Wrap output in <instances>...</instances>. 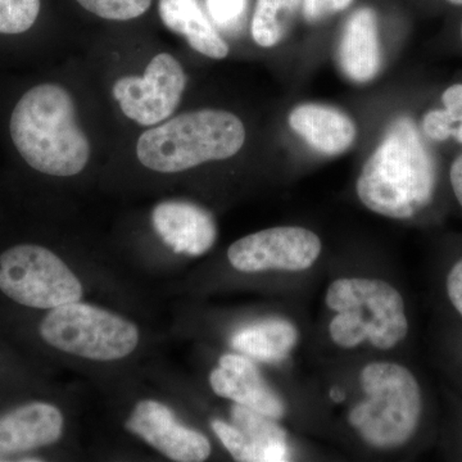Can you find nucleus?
<instances>
[{
    "label": "nucleus",
    "instance_id": "nucleus-7",
    "mask_svg": "<svg viewBox=\"0 0 462 462\" xmlns=\"http://www.w3.org/2000/svg\"><path fill=\"white\" fill-rule=\"evenodd\" d=\"M325 302L333 311L357 310L370 322L369 342L388 351L409 334L404 300L393 285L380 279L342 278L328 288Z\"/></svg>",
    "mask_w": 462,
    "mask_h": 462
},
{
    "label": "nucleus",
    "instance_id": "nucleus-21",
    "mask_svg": "<svg viewBox=\"0 0 462 462\" xmlns=\"http://www.w3.org/2000/svg\"><path fill=\"white\" fill-rule=\"evenodd\" d=\"M372 327L357 310H346L334 316L329 324L330 338L340 348L351 349L369 340Z\"/></svg>",
    "mask_w": 462,
    "mask_h": 462
},
{
    "label": "nucleus",
    "instance_id": "nucleus-1",
    "mask_svg": "<svg viewBox=\"0 0 462 462\" xmlns=\"http://www.w3.org/2000/svg\"><path fill=\"white\" fill-rule=\"evenodd\" d=\"M436 182L433 154L413 120L402 116L392 121L384 138L367 158L356 191L370 211L406 220L430 205Z\"/></svg>",
    "mask_w": 462,
    "mask_h": 462
},
{
    "label": "nucleus",
    "instance_id": "nucleus-28",
    "mask_svg": "<svg viewBox=\"0 0 462 462\" xmlns=\"http://www.w3.org/2000/svg\"><path fill=\"white\" fill-rule=\"evenodd\" d=\"M449 3L456 5H462V0H448Z\"/></svg>",
    "mask_w": 462,
    "mask_h": 462
},
{
    "label": "nucleus",
    "instance_id": "nucleus-14",
    "mask_svg": "<svg viewBox=\"0 0 462 462\" xmlns=\"http://www.w3.org/2000/svg\"><path fill=\"white\" fill-rule=\"evenodd\" d=\"M63 431V416L56 406L32 402L0 418V461L53 445Z\"/></svg>",
    "mask_w": 462,
    "mask_h": 462
},
{
    "label": "nucleus",
    "instance_id": "nucleus-24",
    "mask_svg": "<svg viewBox=\"0 0 462 462\" xmlns=\"http://www.w3.org/2000/svg\"><path fill=\"white\" fill-rule=\"evenodd\" d=\"M248 0H206L207 14L223 32H236L243 26Z\"/></svg>",
    "mask_w": 462,
    "mask_h": 462
},
{
    "label": "nucleus",
    "instance_id": "nucleus-27",
    "mask_svg": "<svg viewBox=\"0 0 462 462\" xmlns=\"http://www.w3.org/2000/svg\"><path fill=\"white\" fill-rule=\"evenodd\" d=\"M449 180H451L456 199L462 207V153L452 163L451 170H449Z\"/></svg>",
    "mask_w": 462,
    "mask_h": 462
},
{
    "label": "nucleus",
    "instance_id": "nucleus-19",
    "mask_svg": "<svg viewBox=\"0 0 462 462\" xmlns=\"http://www.w3.org/2000/svg\"><path fill=\"white\" fill-rule=\"evenodd\" d=\"M302 0H257L252 18V36L260 47L273 48L285 38Z\"/></svg>",
    "mask_w": 462,
    "mask_h": 462
},
{
    "label": "nucleus",
    "instance_id": "nucleus-25",
    "mask_svg": "<svg viewBox=\"0 0 462 462\" xmlns=\"http://www.w3.org/2000/svg\"><path fill=\"white\" fill-rule=\"evenodd\" d=\"M354 0H302V14L307 23H318L345 11Z\"/></svg>",
    "mask_w": 462,
    "mask_h": 462
},
{
    "label": "nucleus",
    "instance_id": "nucleus-6",
    "mask_svg": "<svg viewBox=\"0 0 462 462\" xmlns=\"http://www.w3.org/2000/svg\"><path fill=\"white\" fill-rule=\"evenodd\" d=\"M0 291L20 305L53 310L79 302L84 289L75 273L50 249L20 245L0 256Z\"/></svg>",
    "mask_w": 462,
    "mask_h": 462
},
{
    "label": "nucleus",
    "instance_id": "nucleus-5",
    "mask_svg": "<svg viewBox=\"0 0 462 462\" xmlns=\"http://www.w3.org/2000/svg\"><path fill=\"white\" fill-rule=\"evenodd\" d=\"M41 336L60 351L94 361L120 360L139 343V330L133 322L79 302L51 310L42 319Z\"/></svg>",
    "mask_w": 462,
    "mask_h": 462
},
{
    "label": "nucleus",
    "instance_id": "nucleus-8",
    "mask_svg": "<svg viewBox=\"0 0 462 462\" xmlns=\"http://www.w3.org/2000/svg\"><path fill=\"white\" fill-rule=\"evenodd\" d=\"M187 75L169 53L152 58L143 76H124L112 88L114 98L130 120L142 126L162 124L180 105Z\"/></svg>",
    "mask_w": 462,
    "mask_h": 462
},
{
    "label": "nucleus",
    "instance_id": "nucleus-23",
    "mask_svg": "<svg viewBox=\"0 0 462 462\" xmlns=\"http://www.w3.org/2000/svg\"><path fill=\"white\" fill-rule=\"evenodd\" d=\"M90 14L111 21H130L143 16L152 0H76Z\"/></svg>",
    "mask_w": 462,
    "mask_h": 462
},
{
    "label": "nucleus",
    "instance_id": "nucleus-18",
    "mask_svg": "<svg viewBox=\"0 0 462 462\" xmlns=\"http://www.w3.org/2000/svg\"><path fill=\"white\" fill-rule=\"evenodd\" d=\"M298 342V330L291 322L270 319L236 331L231 346L249 358L263 363H279L291 354Z\"/></svg>",
    "mask_w": 462,
    "mask_h": 462
},
{
    "label": "nucleus",
    "instance_id": "nucleus-29",
    "mask_svg": "<svg viewBox=\"0 0 462 462\" xmlns=\"http://www.w3.org/2000/svg\"><path fill=\"white\" fill-rule=\"evenodd\" d=\"M461 38H462V25H461Z\"/></svg>",
    "mask_w": 462,
    "mask_h": 462
},
{
    "label": "nucleus",
    "instance_id": "nucleus-26",
    "mask_svg": "<svg viewBox=\"0 0 462 462\" xmlns=\"http://www.w3.org/2000/svg\"><path fill=\"white\" fill-rule=\"evenodd\" d=\"M446 288L452 306L462 316V258L449 270Z\"/></svg>",
    "mask_w": 462,
    "mask_h": 462
},
{
    "label": "nucleus",
    "instance_id": "nucleus-4",
    "mask_svg": "<svg viewBox=\"0 0 462 462\" xmlns=\"http://www.w3.org/2000/svg\"><path fill=\"white\" fill-rule=\"evenodd\" d=\"M365 393L348 422L367 445L398 448L411 439L422 413L420 385L407 367L396 363H370L360 374Z\"/></svg>",
    "mask_w": 462,
    "mask_h": 462
},
{
    "label": "nucleus",
    "instance_id": "nucleus-10",
    "mask_svg": "<svg viewBox=\"0 0 462 462\" xmlns=\"http://www.w3.org/2000/svg\"><path fill=\"white\" fill-rule=\"evenodd\" d=\"M231 424L212 421V430L236 461L284 462L291 460L287 431L275 419L236 403Z\"/></svg>",
    "mask_w": 462,
    "mask_h": 462
},
{
    "label": "nucleus",
    "instance_id": "nucleus-16",
    "mask_svg": "<svg viewBox=\"0 0 462 462\" xmlns=\"http://www.w3.org/2000/svg\"><path fill=\"white\" fill-rule=\"evenodd\" d=\"M289 126L310 147L327 156L345 153L357 135L354 121L345 112L318 103L297 106L289 115Z\"/></svg>",
    "mask_w": 462,
    "mask_h": 462
},
{
    "label": "nucleus",
    "instance_id": "nucleus-13",
    "mask_svg": "<svg viewBox=\"0 0 462 462\" xmlns=\"http://www.w3.org/2000/svg\"><path fill=\"white\" fill-rule=\"evenodd\" d=\"M152 224L175 254L202 256L214 247L217 238L212 215L185 200H166L154 207Z\"/></svg>",
    "mask_w": 462,
    "mask_h": 462
},
{
    "label": "nucleus",
    "instance_id": "nucleus-12",
    "mask_svg": "<svg viewBox=\"0 0 462 462\" xmlns=\"http://www.w3.org/2000/svg\"><path fill=\"white\" fill-rule=\"evenodd\" d=\"M209 384L217 396L229 398L240 406L275 420L284 416L285 403L247 356L224 355L209 375Z\"/></svg>",
    "mask_w": 462,
    "mask_h": 462
},
{
    "label": "nucleus",
    "instance_id": "nucleus-17",
    "mask_svg": "<svg viewBox=\"0 0 462 462\" xmlns=\"http://www.w3.org/2000/svg\"><path fill=\"white\" fill-rule=\"evenodd\" d=\"M161 20L167 29L187 39L194 51L212 60H224L229 47L200 0H160L158 5Z\"/></svg>",
    "mask_w": 462,
    "mask_h": 462
},
{
    "label": "nucleus",
    "instance_id": "nucleus-20",
    "mask_svg": "<svg viewBox=\"0 0 462 462\" xmlns=\"http://www.w3.org/2000/svg\"><path fill=\"white\" fill-rule=\"evenodd\" d=\"M442 109H433L424 116L421 132L434 142L455 139L462 144V84H455L442 96Z\"/></svg>",
    "mask_w": 462,
    "mask_h": 462
},
{
    "label": "nucleus",
    "instance_id": "nucleus-11",
    "mask_svg": "<svg viewBox=\"0 0 462 462\" xmlns=\"http://www.w3.org/2000/svg\"><path fill=\"white\" fill-rule=\"evenodd\" d=\"M125 427L173 461L200 462L211 455L208 438L181 425L171 410L157 401L136 404Z\"/></svg>",
    "mask_w": 462,
    "mask_h": 462
},
{
    "label": "nucleus",
    "instance_id": "nucleus-9",
    "mask_svg": "<svg viewBox=\"0 0 462 462\" xmlns=\"http://www.w3.org/2000/svg\"><path fill=\"white\" fill-rule=\"evenodd\" d=\"M321 248V240L314 231L279 226L236 240L227 249V258L231 266L242 273L303 272L314 266Z\"/></svg>",
    "mask_w": 462,
    "mask_h": 462
},
{
    "label": "nucleus",
    "instance_id": "nucleus-2",
    "mask_svg": "<svg viewBox=\"0 0 462 462\" xmlns=\"http://www.w3.org/2000/svg\"><path fill=\"white\" fill-rule=\"evenodd\" d=\"M9 132L27 165L45 175L75 176L89 161L90 144L76 121L74 99L60 85L27 91L12 112Z\"/></svg>",
    "mask_w": 462,
    "mask_h": 462
},
{
    "label": "nucleus",
    "instance_id": "nucleus-15",
    "mask_svg": "<svg viewBox=\"0 0 462 462\" xmlns=\"http://www.w3.org/2000/svg\"><path fill=\"white\" fill-rule=\"evenodd\" d=\"M338 63L343 74L355 83H369L378 76L383 53L374 9H356L346 20L338 45Z\"/></svg>",
    "mask_w": 462,
    "mask_h": 462
},
{
    "label": "nucleus",
    "instance_id": "nucleus-3",
    "mask_svg": "<svg viewBox=\"0 0 462 462\" xmlns=\"http://www.w3.org/2000/svg\"><path fill=\"white\" fill-rule=\"evenodd\" d=\"M245 142V127L238 116L221 109H199L143 133L136 156L149 170L175 173L236 156Z\"/></svg>",
    "mask_w": 462,
    "mask_h": 462
},
{
    "label": "nucleus",
    "instance_id": "nucleus-22",
    "mask_svg": "<svg viewBox=\"0 0 462 462\" xmlns=\"http://www.w3.org/2000/svg\"><path fill=\"white\" fill-rule=\"evenodd\" d=\"M41 12V0H0V33H23L32 29Z\"/></svg>",
    "mask_w": 462,
    "mask_h": 462
}]
</instances>
